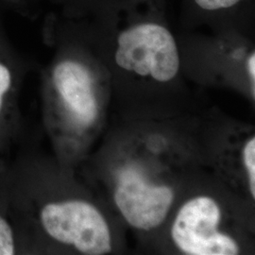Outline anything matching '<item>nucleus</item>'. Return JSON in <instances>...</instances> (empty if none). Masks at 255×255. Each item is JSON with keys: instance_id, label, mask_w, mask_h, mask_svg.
I'll list each match as a JSON object with an SVG mask.
<instances>
[{"instance_id": "nucleus-1", "label": "nucleus", "mask_w": 255, "mask_h": 255, "mask_svg": "<svg viewBox=\"0 0 255 255\" xmlns=\"http://www.w3.org/2000/svg\"><path fill=\"white\" fill-rule=\"evenodd\" d=\"M37 224L56 243L82 255H102L112 250L111 235L100 211L78 199L47 201L36 211Z\"/></svg>"}, {"instance_id": "nucleus-2", "label": "nucleus", "mask_w": 255, "mask_h": 255, "mask_svg": "<svg viewBox=\"0 0 255 255\" xmlns=\"http://www.w3.org/2000/svg\"><path fill=\"white\" fill-rule=\"evenodd\" d=\"M119 67L160 82H170L180 69L176 41L168 28L153 22L135 24L119 34L116 50Z\"/></svg>"}, {"instance_id": "nucleus-3", "label": "nucleus", "mask_w": 255, "mask_h": 255, "mask_svg": "<svg viewBox=\"0 0 255 255\" xmlns=\"http://www.w3.org/2000/svg\"><path fill=\"white\" fill-rule=\"evenodd\" d=\"M46 85L58 101L61 118L69 129L82 132L99 114L91 68L75 52L64 51L51 65Z\"/></svg>"}, {"instance_id": "nucleus-4", "label": "nucleus", "mask_w": 255, "mask_h": 255, "mask_svg": "<svg viewBox=\"0 0 255 255\" xmlns=\"http://www.w3.org/2000/svg\"><path fill=\"white\" fill-rule=\"evenodd\" d=\"M220 219L219 204L209 197H197L187 201L174 221V243L185 255H237V242L218 230Z\"/></svg>"}, {"instance_id": "nucleus-5", "label": "nucleus", "mask_w": 255, "mask_h": 255, "mask_svg": "<svg viewBox=\"0 0 255 255\" xmlns=\"http://www.w3.org/2000/svg\"><path fill=\"white\" fill-rule=\"evenodd\" d=\"M174 200L167 186L150 184L139 169L124 167L118 174L115 201L132 227L148 231L164 221Z\"/></svg>"}, {"instance_id": "nucleus-6", "label": "nucleus", "mask_w": 255, "mask_h": 255, "mask_svg": "<svg viewBox=\"0 0 255 255\" xmlns=\"http://www.w3.org/2000/svg\"><path fill=\"white\" fill-rule=\"evenodd\" d=\"M0 6V150L14 130L19 93L27 72V62L11 44Z\"/></svg>"}, {"instance_id": "nucleus-7", "label": "nucleus", "mask_w": 255, "mask_h": 255, "mask_svg": "<svg viewBox=\"0 0 255 255\" xmlns=\"http://www.w3.org/2000/svg\"><path fill=\"white\" fill-rule=\"evenodd\" d=\"M28 241L10 206L5 183L0 182V255H25Z\"/></svg>"}, {"instance_id": "nucleus-8", "label": "nucleus", "mask_w": 255, "mask_h": 255, "mask_svg": "<svg viewBox=\"0 0 255 255\" xmlns=\"http://www.w3.org/2000/svg\"><path fill=\"white\" fill-rule=\"evenodd\" d=\"M44 0H0L1 8L15 11L22 16H31Z\"/></svg>"}, {"instance_id": "nucleus-9", "label": "nucleus", "mask_w": 255, "mask_h": 255, "mask_svg": "<svg viewBox=\"0 0 255 255\" xmlns=\"http://www.w3.org/2000/svg\"><path fill=\"white\" fill-rule=\"evenodd\" d=\"M243 158L244 164L247 168V172L249 175L250 182V191L255 198V139L253 137L250 139L243 149Z\"/></svg>"}, {"instance_id": "nucleus-10", "label": "nucleus", "mask_w": 255, "mask_h": 255, "mask_svg": "<svg viewBox=\"0 0 255 255\" xmlns=\"http://www.w3.org/2000/svg\"><path fill=\"white\" fill-rule=\"evenodd\" d=\"M198 7L205 10L215 11L229 9L237 5L241 0H194Z\"/></svg>"}, {"instance_id": "nucleus-11", "label": "nucleus", "mask_w": 255, "mask_h": 255, "mask_svg": "<svg viewBox=\"0 0 255 255\" xmlns=\"http://www.w3.org/2000/svg\"><path fill=\"white\" fill-rule=\"evenodd\" d=\"M248 71H249V75L251 78V81L253 82V86L255 87V54H253L250 56L249 60H248Z\"/></svg>"}]
</instances>
